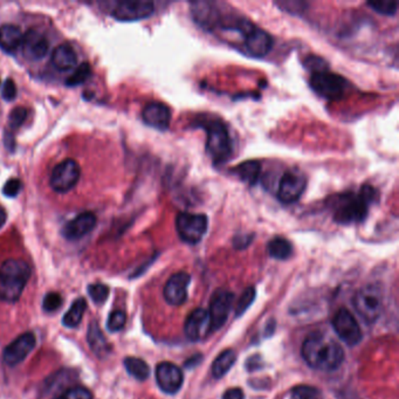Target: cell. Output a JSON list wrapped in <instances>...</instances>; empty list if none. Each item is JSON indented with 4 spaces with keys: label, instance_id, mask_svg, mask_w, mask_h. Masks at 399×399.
<instances>
[{
    "label": "cell",
    "instance_id": "obj_38",
    "mask_svg": "<svg viewBox=\"0 0 399 399\" xmlns=\"http://www.w3.org/2000/svg\"><path fill=\"white\" fill-rule=\"evenodd\" d=\"M21 188H23V183H21L19 179L13 178V179H10V181L4 185L3 193H4L5 196L8 197V198H15V197L19 195Z\"/></svg>",
    "mask_w": 399,
    "mask_h": 399
},
{
    "label": "cell",
    "instance_id": "obj_21",
    "mask_svg": "<svg viewBox=\"0 0 399 399\" xmlns=\"http://www.w3.org/2000/svg\"><path fill=\"white\" fill-rule=\"evenodd\" d=\"M87 339H88V344L91 346V351L98 358H106L110 354L112 346L103 335L98 322H91L89 324Z\"/></svg>",
    "mask_w": 399,
    "mask_h": 399
},
{
    "label": "cell",
    "instance_id": "obj_30",
    "mask_svg": "<svg viewBox=\"0 0 399 399\" xmlns=\"http://www.w3.org/2000/svg\"><path fill=\"white\" fill-rule=\"evenodd\" d=\"M290 399H323L322 392L317 388L309 385H299L293 389Z\"/></svg>",
    "mask_w": 399,
    "mask_h": 399
},
{
    "label": "cell",
    "instance_id": "obj_23",
    "mask_svg": "<svg viewBox=\"0 0 399 399\" xmlns=\"http://www.w3.org/2000/svg\"><path fill=\"white\" fill-rule=\"evenodd\" d=\"M24 34L19 27L5 24L0 27V47L8 53H13L19 48L23 42Z\"/></svg>",
    "mask_w": 399,
    "mask_h": 399
},
{
    "label": "cell",
    "instance_id": "obj_4",
    "mask_svg": "<svg viewBox=\"0 0 399 399\" xmlns=\"http://www.w3.org/2000/svg\"><path fill=\"white\" fill-rule=\"evenodd\" d=\"M30 278V267L19 259L6 260L0 266V300L13 303L19 300Z\"/></svg>",
    "mask_w": 399,
    "mask_h": 399
},
{
    "label": "cell",
    "instance_id": "obj_13",
    "mask_svg": "<svg viewBox=\"0 0 399 399\" xmlns=\"http://www.w3.org/2000/svg\"><path fill=\"white\" fill-rule=\"evenodd\" d=\"M35 344H37V337L33 332H25L5 348L3 360L8 366H18L30 354Z\"/></svg>",
    "mask_w": 399,
    "mask_h": 399
},
{
    "label": "cell",
    "instance_id": "obj_20",
    "mask_svg": "<svg viewBox=\"0 0 399 399\" xmlns=\"http://www.w3.org/2000/svg\"><path fill=\"white\" fill-rule=\"evenodd\" d=\"M144 123L151 128L166 132L171 122V110L161 102H151L144 107L142 112Z\"/></svg>",
    "mask_w": 399,
    "mask_h": 399
},
{
    "label": "cell",
    "instance_id": "obj_15",
    "mask_svg": "<svg viewBox=\"0 0 399 399\" xmlns=\"http://www.w3.org/2000/svg\"><path fill=\"white\" fill-rule=\"evenodd\" d=\"M191 276L186 272H178L166 281L164 286V299L171 305H181L188 300V285Z\"/></svg>",
    "mask_w": 399,
    "mask_h": 399
},
{
    "label": "cell",
    "instance_id": "obj_11",
    "mask_svg": "<svg viewBox=\"0 0 399 399\" xmlns=\"http://www.w3.org/2000/svg\"><path fill=\"white\" fill-rule=\"evenodd\" d=\"M234 295L229 290H218L212 295L210 301V332H217L225 324L230 314Z\"/></svg>",
    "mask_w": 399,
    "mask_h": 399
},
{
    "label": "cell",
    "instance_id": "obj_18",
    "mask_svg": "<svg viewBox=\"0 0 399 399\" xmlns=\"http://www.w3.org/2000/svg\"><path fill=\"white\" fill-rule=\"evenodd\" d=\"M184 332L190 341L203 339L210 332V317L206 309L197 308L188 315L184 323Z\"/></svg>",
    "mask_w": 399,
    "mask_h": 399
},
{
    "label": "cell",
    "instance_id": "obj_27",
    "mask_svg": "<svg viewBox=\"0 0 399 399\" xmlns=\"http://www.w3.org/2000/svg\"><path fill=\"white\" fill-rule=\"evenodd\" d=\"M86 308V300L83 298L76 299V301L73 302V305H71V308L68 309L67 313L64 314V317H62V324L64 327H78L82 320L83 313H85Z\"/></svg>",
    "mask_w": 399,
    "mask_h": 399
},
{
    "label": "cell",
    "instance_id": "obj_40",
    "mask_svg": "<svg viewBox=\"0 0 399 399\" xmlns=\"http://www.w3.org/2000/svg\"><path fill=\"white\" fill-rule=\"evenodd\" d=\"M254 239L253 233H239L233 238V246L237 249H245L252 244Z\"/></svg>",
    "mask_w": 399,
    "mask_h": 399
},
{
    "label": "cell",
    "instance_id": "obj_28",
    "mask_svg": "<svg viewBox=\"0 0 399 399\" xmlns=\"http://www.w3.org/2000/svg\"><path fill=\"white\" fill-rule=\"evenodd\" d=\"M125 366L127 371L136 380H145L150 375V368L148 366L147 362H144L141 358H125Z\"/></svg>",
    "mask_w": 399,
    "mask_h": 399
},
{
    "label": "cell",
    "instance_id": "obj_25",
    "mask_svg": "<svg viewBox=\"0 0 399 399\" xmlns=\"http://www.w3.org/2000/svg\"><path fill=\"white\" fill-rule=\"evenodd\" d=\"M267 252L273 259L287 260L293 256L294 249L286 238L275 237L268 242Z\"/></svg>",
    "mask_w": 399,
    "mask_h": 399
},
{
    "label": "cell",
    "instance_id": "obj_16",
    "mask_svg": "<svg viewBox=\"0 0 399 399\" xmlns=\"http://www.w3.org/2000/svg\"><path fill=\"white\" fill-rule=\"evenodd\" d=\"M274 45V39L271 34L260 27H253L245 38L244 48L246 53L254 57H264L271 52Z\"/></svg>",
    "mask_w": 399,
    "mask_h": 399
},
{
    "label": "cell",
    "instance_id": "obj_1",
    "mask_svg": "<svg viewBox=\"0 0 399 399\" xmlns=\"http://www.w3.org/2000/svg\"><path fill=\"white\" fill-rule=\"evenodd\" d=\"M378 193L371 185H363L358 193H344L330 198L334 222L341 225L358 224L366 218Z\"/></svg>",
    "mask_w": 399,
    "mask_h": 399
},
{
    "label": "cell",
    "instance_id": "obj_41",
    "mask_svg": "<svg viewBox=\"0 0 399 399\" xmlns=\"http://www.w3.org/2000/svg\"><path fill=\"white\" fill-rule=\"evenodd\" d=\"M1 95L6 101H13L15 96H17V87L13 80L8 79L3 85V89H1Z\"/></svg>",
    "mask_w": 399,
    "mask_h": 399
},
{
    "label": "cell",
    "instance_id": "obj_10",
    "mask_svg": "<svg viewBox=\"0 0 399 399\" xmlns=\"http://www.w3.org/2000/svg\"><path fill=\"white\" fill-rule=\"evenodd\" d=\"M332 328L339 339L348 346H356L363 339L357 320L346 308H341L336 312L332 319Z\"/></svg>",
    "mask_w": 399,
    "mask_h": 399
},
{
    "label": "cell",
    "instance_id": "obj_22",
    "mask_svg": "<svg viewBox=\"0 0 399 399\" xmlns=\"http://www.w3.org/2000/svg\"><path fill=\"white\" fill-rule=\"evenodd\" d=\"M52 64L60 72H67L76 67L78 55L72 46L67 44L57 46L52 54Z\"/></svg>",
    "mask_w": 399,
    "mask_h": 399
},
{
    "label": "cell",
    "instance_id": "obj_35",
    "mask_svg": "<svg viewBox=\"0 0 399 399\" xmlns=\"http://www.w3.org/2000/svg\"><path fill=\"white\" fill-rule=\"evenodd\" d=\"M62 302L64 300H62L60 294L51 292V293L46 294L44 301H42V308L47 313H54V312H57V309H60Z\"/></svg>",
    "mask_w": 399,
    "mask_h": 399
},
{
    "label": "cell",
    "instance_id": "obj_7",
    "mask_svg": "<svg viewBox=\"0 0 399 399\" xmlns=\"http://www.w3.org/2000/svg\"><path fill=\"white\" fill-rule=\"evenodd\" d=\"M209 229V218L204 213L181 212L176 217V231L181 241L188 245H196Z\"/></svg>",
    "mask_w": 399,
    "mask_h": 399
},
{
    "label": "cell",
    "instance_id": "obj_9",
    "mask_svg": "<svg viewBox=\"0 0 399 399\" xmlns=\"http://www.w3.org/2000/svg\"><path fill=\"white\" fill-rule=\"evenodd\" d=\"M307 186V178L298 170H288L280 178L276 197L283 204H293L300 200Z\"/></svg>",
    "mask_w": 399,
    "mask_h": 399
},
{
    "label": "cell",
    "instance_id": "obj_17",
    "mask_svg": "<svg viewBox=\"0 0 399 399\" xmlns=\"http://www.w3.org/2000/svg\"><path fill=\"white\" fill-rule=\"evenodd\" d=\"M24 57L30 60H40L48 53L49 42L45 35L37 30H30L24 34L21 42Z\"/></svg>",
    "mask_w": 399,
    "mask_h": 399
},
{
    "label": "cell",
    "instance_id": "obj_24",
    "mask_svg": "<svg viewBox=\"0 0 399 399\" xmlns=\"http://www.w3.org/2000/svg\"><path fill=\"white\" fill-rule=\"evenodd\" d=\"M231 172L246 184L256 185L259 181L261 163L256 159L245 161V162L240 163L237 166L232 168Z\"/></svg>",
    "mask_w": 399,
    "mask_h": 399
},
{
    "label": "cell",
    "instance_id": "obj_42",
    "mask_svg": "<svg viewBox=\"0 0 399 399\" xmlns=\"http://www.w3.org/2000/svg\"><path fill=\"white\" fill-rule=\"evenodd\" d=\"M263 366H264V362L259 355H254L246 362V369L249 371H256V370L261 369Z\"/></svg>",
    "mask_w": 399,
    "mask_h": 399
},
{
    "label": "cell",
    "instance_id": "obj_32",
    "mask_svg": "<svg viewBox=\"0 0 399 399\" xmlns=\"http://www.w3.org/2000/svg\"><path fill=\"white\" fill-rule=\"evenodd\" d=\"M88 295L95 303L102 305L109 296V287L102 283H91L88 286Z\"/></svg>",
    "mask_w": 399,
    "mask_h": 399
},
{
    "label": "cell",
    "instance_id": "obj_14",
    "mask_svg": "<svg viewBox=\"0 0 399 399\" xmlns=\"http://www.w3.org/2000/svg\"><path fill=\"white\" fill-rule=\"evenodd\" d=\"M156 380L162 391L175 395L181 390L184 377L177 366L171 362H162L156 368Z\"/></svg>",
    "mask_w": 399,
    "mask_h": 399
},
{
    "label": "cell",
    "instance_id": "obj_5",
    "mask_svg": "<svg viewBox=\"0 0 399 399\" xmlns=\"http://www.w3.org/2000/svg\"><path fill=\"white\" fill-rule=\"evenodd\" d=\"M354 307L366 324H373L383 312V295L380 287L368 285L357 290L354 296Z\"/></svg>",
    "mask_w": 399,
    "mask_h": 399
},
{
    "label": "cell",
    "instance_id": "obj_3",
    "mask_svg": "<svg viewBox=\"0 0 399 399\" xmlns=\"http://www.w3.org/2000/svg\"><path fill=\"white\" fill-rule=\"evenodd\" d=\"M196 127L206 132V151L215 166H222L230 159L233 152L230 132L227 125L213 116H202Z\"/></svg>",
    "mask_w": 399,
    "mask_h": 399
},
{
    "label": "cell",
    "instance_id": "obj_31",
    "mask_svg": "<svg viewBox=\"0 0 399 399\" xmlns=\"http://www.w3.org/2000/svg\"><path fill=\"white\" fill-rule=\"evenodd\" d=\"M366 5L373 8V11L380 15L392 17L397 13L398 10V3L397 1H390V0H378V1H368Z\"/></svg>",
    "mask_w": 399,
    "mask_h": 399
},
{
    "label": "cell",
    "instance_id": "obj_45",
    "mask_svg": "<svg viewBox=\"0 0 399 399\" xmlns=\"http://www.w3.org/2000/svg\"><path fill=\"white\" fill-rule=\"evenodd\" d=\"M6 220H8V213L5 211L4 207L0 206V229L4 227Z\"/></svg>",
    "mask_w": 399,
    "mask_h": 399
},
{
    "label": "cell",
    "instance_id": "obj_26",
    "mask_svg": "<svg viewBox=\"0 0 399 399\" xmlns=\"http://www.w3.org/2000/svg\"><path fill=\"white\" fill-rule=\"evenodd\" d=\"M236 361H237V355L233 351L229 349V351H222L212 364V375L215 378H222L230 371Z\"/></svg>",
    "mask_w": 399,
    "mask_h": 399
},
{
    "label": "cell",
    "instance_id": "obj_6",
    "mask_svg": "<svg viewBox=\"0 0 399 399\" xmlns=\"http://www.w3.org/2000/svg\"><path fill=\"white\" fill-rule=\"evenodd\" d=\"M309 85L319 96L329 101L341 100L346 89V79L336 73L330 72L328 68L312 73Z\"/></svg>",
    "mask_w": 399,
    "mask_h": 399
},
{
    "label": "cell",
    "instance_id": "obj_33",
    "mask_svg": "<svg viewBox=\"0 0 399 399\" xmlns=\"http://www.w3.org/2000/svg\"><path fill=\"white\" fill-rule=\"evenodd\" d=\"M127 322V315L122 310H114L110 313L108 321H107V328L112 332H117L125 328Z\"/></svg>",
    "mask_w": 399,
    "mask_h": 399
},
{
    "label": "cell",
    "instance_id": "obj_43",
    "mask_svg": "<svg viewBox=\"0 0 399 399\" xmlns=\"http://www.w3.org/2000/svg\"><path fill=\"white\" fill-rule=\"evenodd\" d=\"M222 399H245V393L240 388L229 389L224 392Z\"/></svg>",
    "mask_w": 399,
    "mask_h": 399
},
{
    "label": "cell",
    "instance_id": "obj_12",
    "mask_svg": "<svg viewBox=\"0 0 399 399\" xmlns=\"http://www.w3.org/2000/svg\"><path fill=\"white\" fill-rule=\"evenodd\" d=\"M154 12V5L151 1H118L112 15L118 21L130 23L149 18Z\"/></svg>",
    "mask_w": 399,
    "mask_h": 399
},
{
    "label": "cell",
    "instance_id": "obj_29",
    "mask_svg": "<svg viewBox=\"0 0 399 399\" xmlns=\"http://www.w3.org/2000/svg\"><path fill=\"white\" fill-rule=\"evenodd\" d=\"M91 74V64L83 62V64L78 66L76 72L73 73L72 76L66 80V85L69 87L80 86V85H82L83 82H86L87 80L89 79Z\"/></svg>",
    "mask_w": 399,
    "mask_h": 399
},
{
    "label": "cell",
    "instance_id": "obj_8",
    "mask_svg": "<svg viewBox=\"0 0 399 399\" xmlns=\"http://www.w3.org/2000/svg\"><path fill=\"white\" fill-rule=\"evenodd\" d=\"M81 176V169L74 159H64L54 168L49 184L57 193H67L72 190Z\"/></svg>",
    "mask_w": 399,
    "mask_h": 399
},
{
    "label": "cell",
    "instance_id": "obj_36",
    "mask_svg": "<svg viewBox=\"0 0 399 399\" xmlns=\"http://www.w3.org/2000/svg\"><path fill=\"white\" fill-rule=\"evenodd\" d=\"M27 117L26 108L24 107H17L15 109L12 110L8 117V123L12 129H18L20 125H23Z\"/></svg>",
    "mask_w": 399,
    "mask_h": 399
},
{
    "label": "cell",
    "instance_id": "obj_44",
    "mask_svg": "<svg viewBox=\"0 0 399 399\" xmlns=\"http://www.w3.org/2000/svg\"><path fill=\"white\" fill-rule=\"evenodd\" d=\"M200 360H202V356H200V355H196L195 357H191L190 360L186 361V363H185V366L188 368V369H191V368H193V366H196L197 364H200Z\"/></svg>",
    "mask_w": 399,
    "mask_h": 399
},
{
    "label": "cell",
    "instance_id": "obj_2",
    "mask_svg": "<svg viewBox=\"0 0 399 399\" xmlns=\"http://www.w3.org/2000/svg\"><path fill=\"white\" fill-rule=\"evenodd\" d=\"M302 356L313 369L334 371L342 366L344 351L342 346L322 332H312L302 344Z\"/></svg>",
    "mask_w": 399,
    "mask_h": 399
},
{
    "label": "cell",
    "instance_id": "obj_19",
    "mask_svg": "<svg viewBox=\"0 0 399 399\" xmlns=\"http://www.w3.org/2000/svg\"><path fill=\"white\" fill-rule=\"evenodd\" d=\"M96 222V215L93 212H82L64 225L62 236L68 240H79L94 230Z\"/></svg>",
    "mask_w": 399,
    "mask_h": 399
},
{
    "label": "cell",
    "instance_id": "obj_34",
    "mask_svg": "<svg viewBox=\"0 0 399 399\" xmlns=\"http://www.w3.org/2000/svg\"><path fill=\"white\" fill-rule=\"evenodd\" d=\"M254 299H256V290H254L253 287H249V288L242 293L240 299H239V301H238L237 308H236V315L240 317V315L245 313L246 310L249 308V305H252Z\"/></svg>",
    "mask_w": 399,
    "mask_h": 399
},
{
    "label": "cell",
    "instance_id": "obj_37",
    "mask_svg": "<svg viewBox=\"0 0 399 399\" xmlns=\"http://www.w3.org/2000/svg\"><path fill=\"white\" fill-rule=\"evenodd\" d=\"M59 399H93V393L88 389L82 387L68 389L60 396Z\"/></svg>",
    "mask_w": 399,
    "mask_h": 399
},
{
    "label": "cell",
    "instance_id": "obj_39",
    "mask_svg": "<svg viewBox=\"0 0 399 399\" xmlns=\"http://www.w3.org/2000/svg\"><path fill=\"white\" fill-rule=\"evenodd\" d=\"M305 66L312 73L319 72V71L328 68L327 61L322 57H317V55H310V57H307L305 61Z\"/></svg>",
    "mask_w": 399,
    "mask_h": 399
}]
</instances>
